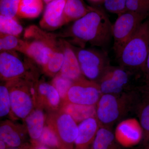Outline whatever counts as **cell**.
<instances>
[{
	"instance_id": "cell-22",
	"label": "cell",
	"mask_w": 149,
	"mask_h": 149,
	"mask_svg": "<svg viewBox=\"0 0 149 149\" xmlns=\"http://www.w3.org/2000/svg\"><path fill=\"white\" fill-rule=\"evenodd\" d=\"M43 8L42 0H20L17 16L33 18L39 16Z\"/></svg>"
},
{
	"instance_id": "cell-16",
	"label": "cell",
	"mask_w": 149,
	"mask_h": 149,
	"mask_svg": "<svg viewBox=\"0 0 149 149\" xmlns=\"http://www.w3.org/2000/svg\"><path fill=\"white\" fill-rule=\"evenodd\" d=\"M38 101L42 106L51 110H57L61 106L62 100L53 85L47 83H40L37 88Z\"/></svg>"
},
{
	"instance_id": "cell-27",
	"label": "cell",
	"mask_w": 149,
	"mask_h": 149,
	"mask_svg": "<svg viewBox=\"0 0 149 149\" xmlns=\"http://www.w3.org/2000/svg\"><path fill=\"white\" fill-rule=\"evenodd\" d=\"M41 143L52 148L59 146L60 141L58 136L52 127L47 124L45 125L40 138L38 139Z\"/></svg>"
},
{
	"instance_id": "cell-9",
	"label": "cell",
	"mask_w": 149,
	"mask_h": 149,
	"mask_svg": "<svg viewBox=\"0 0 149 149\" xmlns=\"http://www.w3.org/2000/svg\"><path fill=\"white\" fill-rule=\"evenodd\" d=\"M131 72L120 66L110 67L97 82L102 94L118 95L131 91Z\"/></svg>"
},
{
	"instance_id": "cell-2",
	"label": "cell",
	"mask_w": 149,
	"mask_h": 149,
	"mask_svg": "<svg viewBox=\"0 0 149 149\" xmlns=\"http://www.w3.org/2000/svg\"><path fill=\"white\" fill-rule=\"evenodd\" d=\"M131 91L118 94H103L96 105V117L101 126L111 127L129 112L136 110L140 98Z\"/></svg>"
},
{
	"instance_id": "cell-24",
	"label": "cell",
	"mask_w": 149,
	"mask_h": 149,
	"mask_svg": "<svg viewBox=\"0 0 149 149\" xmlns=\"http://www.w3.org/2000/svg\"><path fill=\"white\" fill-rule=\"evenodd\" d=\"M23 31V27L16 18H11L0 15L1 35L18 36Z\"/></svg>"
},
{
	"instance_id": "cell-6",
	"label": "cell",
	"mask_w": 149,
	"mask_h": 149,
	"mask_svg": "<svg viewBox=\"0 0 149 149\" xmlns=\"http://www.w3.org/2000/svg\"><path fill=\"white\" fill-rule=\"evenodd\" d=\"M147 17L144 15L129 11L118 15L112 27L113 49L116 56Z\"/></svg>"
},
{
	"instance_id": "cell-35",
	"label": "cell",
	"mask_w": 149,
	"mask_h": 149,
	"mask_svg": "<svg viewBox=\"0 0 149 149\" xmlns=\"http://www.w3.org/2000/svg\"><path fill=\"white\" fill-rule=\"evenodd\" d=\"M6 143L1 140L0 141V149H6Z\"/></svg>"
},
{
	"instance_id": "cell-34",
	"label": "cell",
	"mask_w": 149,
	"mask_h": 149,
	"mask_svg": "<svg viewBox=\"0 0 149 149\" xmlns=\"http://www.w3.org/2000/svg\"><path fill=\"white\" fill-rule=\"evenodd\" d=\"M144 75L146 77V81L149 80V51L146 63V67L144 72Z\"/></svg>"
},
{
	"instance_id": "cell-10",
	"label": "cell",
	"mask_w": 149,
	"mask_h": 149,
	"mask_svg": "<svg viewBox=\"0 0 149 149\" xmlns=\"http://www.w3.org/2000/svg\"><path fill=\"white\" fill-rule=\"evenodd\" d=\"M47 124L50 126L65 144L72 146L78 135V125L69 115L60 111L58 113L49 116Z\"/></svg>"
},
{
	"instance_id": "cell-32",
	"label": "cell",
	"mask_w": 149,
	"mask_h": 149,
	"mask_svg": "<svg viewBox=\"0 0 149 149\" xmlns=\"http://www.w3.org/2000/svg\"><path fill=\"white\" fill-rule=\"evenodd\" d=\"M104 6L107 10L118 15L127 11V0H104Z\"/></svg>"
},
{
	"instance_id": "cell-36",
	"label": "cell",
	"mask_w": 149,
	"mask_h": 149,
	"mask_svg": "<svg viewBox=\"0 0 149 149\" xmlns=\"http://www.w3.org/2000/svg\"><path fill=\"white\" fill-rule=\"evenodd\" d=\"M35 149H49L44 146H37Z\"/></svg>"
},
{
	"instance_id": "cell-12",
	"label": "cell",
	"mask_w": 149,
	"mask_h": 149,
	"mask_svg": "<svg viewBox=\"0 0 149 149\" xmlns=\"http://www.w3.org/2000/svg\"><path fill=\"white\" fill-rule=\"evenodd\" d=\"M24 63L10 52L3 51L0 54L1 79L9 81L19 79L26 72Z\"/></svg>"
},
{
	"instance_id": "cell-25",
	"label": "cell",
	"mask_w": 149,
	"mask_h": 149,
	"mask_svg": "<svg viewBox=\"0 0 149 149\" xmlns=\"http://www.w3.org/2000/svg\"><path fill=\"white\" fill-rule=\"evenodd\" d=\"M64 61L63 51L56 50L43 68L45 72L50 76H55L59 73Z\"/></svg>"
},
{
	"instance_id": "cell-37",
	"label": "cell",
	"mask_w": 149,
	"mask_h": 149,
	"mask_svg": "<svg viewBox=\"0 0 149 149\" xmlns=\"http://www.w3.org/2000/svg\"><path fill=\"white\" fill-rule=\"evenodd\" d=\"M43 1H44L46 3L48 4L49 3L52 2V1H54V0H43Z\"/></svg>"
},
{
	"instance_id": "cell-31",
	"label": "cell",
	"mask_w": 149,
	"mask_h": 149,
	"mask_svg": "<svg viewBox=\"0 0 149 149\" xmlns=\"http://www.w3.org/2000/svg\"><path fill=\"white\" fill-rule=\"evenodd\" d=\"M127 11L149 16V0H127Z\"/></svg>"
},
{
	"instance_id": "cell-26",
	"label": "cell",
	"mask_w": 149,
	"mask_h": 149,
	"mask_svg": "<svg viewBox=\"0 0 149 149\" xmlns=\"http://www.w3.org/2000/svg\"><path fill=\"white\" fill-rule=\"evenodd\" d=\"M25 42L19 40L17 36L1 35L0 49L2 52L18 51L22 53Z\"/></svg>"
},
{
	"instance_id": "cell-18",
	"label": "cell",
	"mask_w": 149,
	"mask_h": 149,
	"mask_svg": "<svg viewBox=\"0 0 149 149\" xmlns=\"http://www.w3.org/2000/svg\"><path fill=\"white\" fill-rule=\"evenodd\" d=\"M24 120L30 138L33 140H38L45 127L46 120L42 107L34 109Z\"/></svg>"
},
{
	"instance_id": "cell-15",
	"label": "cell",
	"mask_w": 149,
	"mask_h": 149,
	"mask_svg": "<svg viewBox=\"0 0 149 149\" xmlns=\"http://www.w3.org/2000/svg\"><path fill=\"white\" fill-rule=\"evenodd\" d=\"M62 49L64 61L60 74L73 82L79 80L84 76L74 49L67 43H64Z\"/></svg>"
},
{
	"instance_id": "cell-20",
	"label": "cell",
	"mask_w": 149,
	"mask_h": 149,
	"mask_svg": "<svg viewBox=\"0 0 149 149\" xmlns=\"http://www.w3.org/2000/svg\"><path fill=\"white\" fill-rule=\"evenodd\" d=\"M141 93L142 97L139 100L136 111L143 132L144 142L148 143H149V95Z\"/></svg>"
},
{
	"instance_id": "cell-1",
	"label": "cell",
	"mask_w": 149,
	"mask_h": 149,
	"mask_svg": "<svg viewBox=\"0 0 149 149\" xmlns=\"http://www.w3.org/2000/svg\"><path fill=\"white\" fill-rule=\"evenodd\" d=\"M112 24L102 11L92 9L85 15L74 21L70 35L77 42H89L98 47L107 45L112 37Z\"/></svg>"
},
{
	"instance_id": "cell-13",
	"label": "cell",
	"mask_w": 149,
	"mask_h": 149,
	"mask_svg": "<svg viewBox=\"0 0 149 149\" xmlns=\"http://www.w3.org/2000/svg\"><path fill=\"white\" fill-rule=\"evenodd\" d=\"M67 0H54L49 3L40 22L41 27L47 29H55L65 24L64 10Z\"/></svg>"
},
{
	"instance_id": "cell-30",
	"label": "cell",
	"mask_w": 149,
	"mask_h": 149,
	"mask_svg": "<svg viewBox=\"0 0 149 149\" xmlns=\"http://www.w3.org/2000/svg\"><path fill=\"white\" fill-rule=\"evenodd\" d=\"M11 101L8 87L5 85L0 86V116H6L11 111Z\"/></svg>"
},
{
	"instance_id": "cell-40",
	"label": "cell",
	"mask_w": 149,
	"mask_h": 149,
	"mask_svg": "<svg viewBox=\"0 0 149 149\" xmlns=\"http://www.w3.org/2000/svg\"><path fill=\"white\" fill-rule=\"evenodd\" d=\"M148 149H149V143L148 145Z\"/></svg>"
},
{
	"instance_id": "cell-38",
	"label": "cell",
	"mask_w": 149,
	"mask_h": 149,
	"mask_svg": "<svg viewBox=\"0 0 149 149\" xmlns=\"http://www.w3.org/2000/svg\"><path fill=\"white\" fill-rule=\"evenodd\" d=\"M8 149H22L17 148H12Z\"/></svg>"
},
{
	"instance_id": "cell-5",
	"label": "cell",
	"mask_w": 149,
	"mask_h": 149,
	"mask_svg": "<svg viewBox=\"0 0 149 149\" xmlns=\"http://www.w3.org/2000/svg\"><path fill=\"white\" fill-rule=\"evenodd\" d=\"M74 50L83 76L97 83L111 66L107 54L102 51L82 47Z\"/></svg>"
},
{
	"instance_id": "cell-11",
	"label": "cell",
	"mask_w": 149,
	"mask_h": 149,
	"mask_svg": "<svg viewBox=\"0 0 149 149\" xmlns=\"http://www.w3.org/2000/svg\"><path fill=\"white\" fill-rule=\"evenodd\" d=\"M116 140L121 146L130 147L140 143L143 137V129L139 121L131 118L118 123L114 133Z\"/></svg>"
},
{
	"instance_id": "cell-33",
	"label": "cell",
	"mask_w": 149,
	"mask_h": 149,
	"mask_svg": "<svg viewBox=\"0 0 149 149\" xmlns=\"http://www.w3.org/2000/svg\"><path fill=\"white\" fill-rule=\"evenodd\" d=\"M138 90L141 93L149 95V80L146 81V84L138 88Z\"/></svg>"
},
{
	"instance_id": "cell-8",
	"label": "cell",
	"mask_w": 149,
	"mask_h": 149,
	"mask_svg": "<svg viewBox=\"0 0 149 149\" xmlns=\"http://www.w3.org/2000/svg\"><path fill=\"white\" fill-rule=\"evenodd\" d=\"M17 80L8 82L11 111L16 117L24 119L34 109V100L29 88Z\"/></svg>"
},
{
	"instance_id": "cell-17",
	"label": "cell",
	"mask_w": 149,
	"mask_h": 149,
	"mask_svg": "<svg viewBox=\"0 0 149 149\" xmlns=\"http://www.w3.org/2000/svg\"><path fill=\"white\" fill-rule=\"evenodd\" d=\"M61 111L69 115L77 123L91 117H96V105H85L63 102Z\"/></svg>"
},
{
	"instance_id": "cell-21",
	"label": "cell",
	"mask_w": 149,
	"mask_h": 149,
	"mask_svg": "<svg viewBox=\"0 0 149 149\" xmlns=\"http://www.w3.org/2000/svg\"><path fill=\"white\" fill-rule=\"evenodd\" d=\"M92 9L87 8L81 0H67L63 13L65 24L79 19Z\"/></svg>"
},
{
	"instance_id": "cell-4",
	"label": "cell",
	"mask_w": 149,
	"mask_h": 149,
	"mask_svg": "<svg viewBox=\"0 0 149 149\" xmlns=\"http://www.w3.org/2000/svg\"><path fill=\"white\" fill-rule=\"evenodd\" d=\"M24 37L32 38L33 40L31 42H25L22 53L44 68L54 52L57 49L54 37L35 26L30 27L26 30Z\"/></svg>"
},
{
	"instance_id": "cell-19",
	"label": "cell",
	"mask_w": 149,
	"mask_h": 149,
	"mask_svg": "<svg viewBox=\"0 0 149 149\" xmlns=\"http://www.w3.org/2000/svg\"><path fill=\"white\" fill-rule=\"evenodd\" d=\"M0 139L6 145L17 148L21 145L22 139L18 126L9 120L1 122L0 126Z\"/></svg>"
},
{
	"instance_id": "cell-23",
	"label": "cell",
	"mask_w": 149,
	"mask_h": 149,
	"mask_svg": "<svg viewBox=\"0 0 149 149\" xmlns=\"http://www.w3.org/2000/svg\"><path fill=\"white\" fill-rule=\"evenodd\" d=\"M115 139L111 127L101 126L93 143V149H112Z\"/></svg>"
},
{
	"instance_id": "cell-14",
	"label": "cell",
	"mask_w": 149,
	"mask_h": 149,
	"mask_svg": "<svg viewBox=\"0 0 149 149\" xmlns=\"http://www.w3.org/2000/svg\"><path fill=\"white\" fill-rule=\"evenodd\" d=\"M101 126L97 117L83 120L78 125V135L74 144L76 149H87L93 141Z\"/></svg>"
},
{
	"instance_id": "cell-39",
	"label": "cell",
	"mask_w": 149,
	"mask_h": 149,
	"mask_svg": "<svg viewBox=\"0 0 149 149\" xmlns=\"http://www.w3.org/2000/svg\"><path fill=\"white\" fill-rule=\"evenodd\" d=\"M93 1H101V0H93Z\"/></svg>"
},
{
	"instance_id": "cell-7",
	"label": "cell",
	"mask_w": 149,
	"mask_h": 149,
	"mask_svg": "<svg viewBox=\"0 0 149 149\" xmlns=\"http://www.w3.org/2000/svg\"><path fill=\"white\" fill-rule=\"evenodd\" d=\"M97 82L88 80L84 76L73 82L62 102L85 105H97L102 95Z\"/></svg>"
},
{
	"instance_id": "cell-28",
	"label": "cell",
	"mask_w": 149,
	"mask_h": 149,
	"mask_svg": "<svg viewBox=\"0 0 149 149\" xmlns=\"http://www.w3.org/2000/svg\"><path fill=\"white\" fill-rule=\"evenodd\" d=\"M73 83V81L63 77L59 73L54 76L52 82V85L58 92L62 101H63L66 97L67 94Z\"/></svg>"
},
{
	"instance_id": "cell-29",
	"label": "cell",
	"mask_w": 149,
	"mask_h": 149,
	"mask_svg": "<svg viewBox=\"0 0 149 149\" xmlns=\"http://www.w3.org/2000/svg\"><path fill=\"white\" fill-rule=\"evenodd\" d=\"M19 1L20 0H1V15L11 18H16Z\"/></svg>"
},
{
	"instance_id": "cell-3",
	"label": "cell",
	"mask_w": 149,
	"mask_h": 149,
	"mask_svg": "<svg viewBox=\"0 0 149 149\" xmlns=\"http://www.w3.org/2000/svg\"><path fill=\"white\" fill-rule=\"evenodd\" d=\"M149 51V19L144 21L117 56L120 66L144 73Z\"/></svg>"
}]
</instances>
